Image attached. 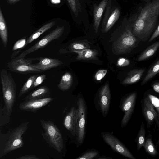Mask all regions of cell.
<instances>
[{
    "instance_id": "ba28073f",
    "label": "cell",
    "mask_w": 159,
    "mask_h": 159,
    "mask_svg": "<svg viewBox=\"0 0 159 159\" xmlns=\"http://www.w3.org/2000/svg\"><path fill=\"white\" fill-rule=\"evenodd\" d=\"M78 117L77 123V140L80 144L84 141L85 136L86 106L82 98H80L77 102Z\"/></svg>"
},
{
    "instance_id": "7c38bea8",
    "label": "cell",
    "mask_w": 159,
    "mask_h": 159,
    "mask_svg": "<svg viewBox=\"0 0 159 159\" xmlns=\"http://www.w3.org/2000/svg\"><path fill=\"white\" fill-rule=\"evenodd\" d=\"M111 94L108 82L102 87L99 93V104L103 117L108 114L109 109Z\"/></svg>"
},
{
    "instance_id": "d6986e66",
    "label": "cell",
    "mask_w": 159,
    "mask_h": 159,
    "mask_svg": "<svg viewBox=\"0 0 159 159\" xmlns=\"http://www.w3.org/2000/svg\"><path fill=\"white\" fill-rule=\"evenodd\" d=\"M55 24V21H51L45 24L38 29L28 38L27 40L25 46L28 44L31 43L36 39L41 34L51 28Z\"/></svg>"
},
{
    "instance_id": "9c48e42d",
    "label": "cell",
    "mask_w": 159,
    "mask_h": 159,
    "mask_svg": "<svg viewBox=\"0 0 159 159\" xmlns=\"http://www.w3.org/2000/svg\"><path fill=\"white\" fill-rule=\"evenodd\" d=\"M101 135L105 142L115 152L128 158L136 159L126 147L114 135L104 132L101 133Z\"/></svg>"
},
{
    "instance_id": "b9f144b4",
    "label": "cell",
    "mask_w": 159,
    "mask_h": 159,
    "mask_svg": "<svg viewBox=\"0 0 159 159\" xmlns=\"http://www.w3.org/2000/svg\"><path fill=\"white\" fill-rule=\"evenodd\" d=\"M51 3L54 4H57L60 3V0H50Z\"/></svg>"
},
{
    "instance_id": "484cf974",
    "label": "cell",
    "mask_w": 159,
    "mask_h": 159,
    "mask_svg": "<svg viewBox=\"0 0 159 159\" xmlns=\"http://www.w3.org/2000/svg\"><path fill=\"white\" fill-rule=\"evenodd\" d=\"M142 110L143 114L146 120L147 127H149L155 122L154 116L151 111L143 102Z\"/></svg>"
},
{
    "instance_id": "7bdbcfd3",
    "label": "cell",
    "mask_w": 159,
    "mask_h": 159,
    "mask_svg": "<svg viewBox=\"0 0 159 159\" xmlns=\"http://www.w3.org/2000/svg\"><path fill=\"white\" fill-rule=\"evenodd\" d=\"M98 159H111V158L104 156H101V157H100L98 158Z\"/></svg>"
},
{
    "instance_id": "60d3db41",
    "label": "cell",
    "mask_w": 159,
    "mask_h": 159,
    "mask_svg": "<svg viewBox=\"0 0 159 159\" xmlns=\"http://www.w3.org/2000/svg\"><path fill=\"white\" fill-rule=\"evenodd\" d=\"M20 0H7L8 2L10 4H14Z\"/></svg>"
},
{
    "instance_id": "d4e9b609",
    "label": "cell",
    "mask_w": 159,
    "mask_h": 159,
    "mask_svg": "<svg viewBox=\"0 0 159 159\" xmlns=\"http://www.w3.org/2000/svg\"><path fill=\"white\" fill-rule=\"evenodd\" d=\"M159 73V60L150 68L141 82V85H144L148 80Z\"/></svg>"
},
{
    "instance_id": "52a82bcc",
    "label": "cell",
    "mask_w": 159,
    "mask_h": 159,
    "mask_svg": "<svg viewBox=\"0 0 159 159\" xmlns=\"http://www.w3.org/2000/svg\"><path fill=\"white\" fill-rule=\"evenodd\" d=\"M64 30V26L58 27L44 37L35 44L22 52L17 58L24 57L29 54L43 48L51 41L57 39L62 34Z\"/></svg>"
},
{
    "instance_id": "6da1fadb",
    "label": "cell",
    "mask_w": 159,
    "mask_h": 159,
    "mask_svg": "<svg viewBox=\"0 0 159 159\" xmlns=\"http://www.w3.org/2000/svg\"><path fill=\"white\" fill-rule=\"evenodd\" d=\"M159 17V0H152L142 8L133 25L134 34L142 40L149 37Z\"/></svg>"
},
{
    "instance_id": "e0dca14e",
    "label": "cell",
    "mask_w": 159,
    "mask_h": 159,
    "mask_svg": "<svg viewBox=\"0 0 159 159\" xmlns=\"http://www.w3.org/2000/svg\"><path fill=\"white\" fill-rule=\"evenodd\" d=\"M144 69H134L130 71L122 82L124 84H129L136 82L140 80L144 72Z\"/></svg>"
},
{
    "instance_id": "ffe728a7",
    "label": "cell",
    "mask_w": 159,
    "mask_h": 159,
    "mask_svg": "<svg viewBox=\"0 0 159 159\" xmlns=\"http://www.w3.org/2000/svg\"><path fill=\"white\" fill-rule=\"evenodd\" d=\"M72 81L73 77L71 74L68 72H66L62 76L57 87L61 91L67 90L71 86Z\"/></svg>"
},
{
    "instance_id": "4dcf8cb0",
    "label": "cell",
    "mask_w": 159,
    "mask_h": 159,
    "mask_svg": "<svg viewBox=\"0 0 159 159\" xmlns=\"http://www.w3.org/2000/svg\"><path fill=\"white\" fill-rule=\"evenodd\" d=\"M146 96L153 105L159 117V98L150 93L148 94Z\"/></svg>"
},
{
    "instance_id": "3957f363",
    "label": "cell",
    "mask_w": 159,
    "mask_h": 159,
    "mask_svg": "<svg viewBox=\"0 0 159 159\" xmlns=\"http://www.w3.org/2000/svg\"><path fill=\"white\" fill-rule=\"evenodd\" d=\"M4 105L2 110V118L9 120L16 96V84L11 74L4 69L0 73Z\"/></svg>"
},
{
    "instance_id": "4fadbf2b",
    "label": "cell",
    "mask_w": 159,
    "mask_h": 159,
    "mask_svg": "<svg viewBox=\"0 0 159 159\" xmlns=\"http://www.w3.org/2000/svg\"><path fill=\"white\" fill-rule=\"evenodd\" d=\"M78 110L73 107L66 116L63 121V125L73 136L76 135Z\"/></svg>"
},
{
    "instance_id": "7402d4cb",
    "label": "cell",
    "mask_w": 159,
    "mask_h": 159,
    "mask_svg": "<svg viewBox=\"0 0 159 159\" xmlns=\"http://www.w3.org/2000/svg\"><path fill=\"white\" fill-rule=\"evenodd\" d=\"M159 47V41L156 42L147 48L140 55L138 59L141 61L148 59L153 55Z\"/></svg>"
},
{
    "instance_id": "44dd1931",
    "label": "cell",
    "mask_w": 159,
    "mask_h": 159,
    "mask_svg": "<svg viewBox=\"0 0 159 159\" xmlns=\"http://www.w3.org/2000/svg\"><path fill=\"white\" fill-rule=\"evenodd\" d=\"M0 35L4 48L7 46L8 34L6 23L1 9H0Z\"/></svg>"
},
{
    "instance_id": "4316f807",
    "label": "cell",
    "mask_w": 159,
    "mask_h": 159,
    "mask_svg": "<svg viewBox=\"0 0 159 159\" xmlns=\"http://www.w3.org/2000/svg\"><path fill=\"white\" fill-rule=\"evenodd\" d=\"M38 76V75H33L28 79L20 90L18 95L19 97H21L32 89L33 83Z\"/></svg>"
},
{
    "instance_id": "d6a6232c",
    "label": "cell",
    "mask_w": 159,
    "mask_h": 159,
    "mask_svg": "<svg viewBox=\"0 0 159 159\" xmlns=\"http://www.w3.org/2000/svg\"><path fill=\"white\" fill-rule=\"evenodd\" d=\"M27 40L25 39H21L17 41L14 44L13 48V50L22 49L25 46Z\"/></svg>"
},
{
    "instance_id": "5bb4252c",
    "label": "cell",
    "mask_w": 159,
    "mask_h": 159,
    "mask_svg": "<svg viewBox=\"0 0 159 159\" xmlns=\"http://www.w3.org/2000/svg\"><path fill=\"white\" fill-rule=\"evenodd\" d=\"M63 64L60 60L57 59L44 58L40 59L37 63L32 64L34 67L44 71L55 68Z\"/></svg>"
},
{
    "instance_id": "ab89813d",
    "label": "cell",
    "mask_w": 159,
    "mask_h": 159,
    "mask_svg": "<svg viewBox=\"0 0 159 159\" xmlns=\"http://www.w3.org/2000/svg\"><path fill=\"white\" fill-rule=\"evenodd\" d=\"M152 87L155 91L159 93V82L153 84Z\"/></svg>"
},
{
    "instance_id": "836d02e7",
    "label": "cell",
    "mask_w": 159,
    "mask_h": 159,
    "mask_svg": "<svg viewBox=\"0 0 159 159\" xmlns=\"http://www.w3.org/2000/svg\"><path fill=\"white\" fill-rule=\"evenodd\" d=\"M107 71V69H100L98 70L95 75L94 79L96 80H101L105 76Z\"/></svg>"
},
{
    "instance_id": "603a6c76",
    "label": "cell",
    "mask_w": 159,
    "mask_h": 159,
    "mask_svg": "<svg viewBox=\"0 0 159 159\" xmlns=\"http://www.w3.org/2000/svg\"><path fill=\"white\" fill-rule=\"evenodd\" d=\"M120 14V10L116 8L112 12L109 18L104 29V32L108 31L118 20Z\"/></svg>"
},
{
    "instance_id": "9a60e30c",
    "label": "cell",
    "mask_w": 159,
    "mask_h": 159,
    "mask_svg": "<svg viewBox=\"0 0 159 159\" xmlns=\"http://www.w3.org/2000/svg\"><path fill=\"white\" fill-rule=\"evenodd\" d=\"M107 0H102L98 6L95 5L93 10L94 24L95 32L97 33L104 11L107 3Z\"/></svg>"
},
{
    "instance_id": "cb8c5ba5",
    "label": "cell",
    "mask_w": 159,
    "mask_h": 159,
    "mask_svg": "<svg viewBox=\"0 0 159 159\" xmlns=\"http://www.w3.org/2000/svg\"><path fill=\"white\" fill-rule=\"evenodd\" d=\"M145 133L144 125L142 121L136 139L137 143V150L138 151L140 150L141 147L144 146L145 141Z\"/></svg>"
},
{
    "instance_id": "2e32d148",
    "label": "cell",
    "mask_w": 159,
    "mask_h": 159,
    "mask_svg": "<svg viewBox=\"0 0 159 159\" xmlns=\"http://www.w3.org/2000/svg\"><path fill=\"white\" fill-rule=\"evenodd\" d=\"M50 93L49 88L46 86L41 87L35 90L24 99V101L48 97Z\"/></svg>"
},
{
    "instance_id": "1f68e13d",
    "label": "cell",
    "mask_w": 159,
    "mask_h": 159,
    "mask_svg": "<svg viewBox=\"0 0 159 159\" xmlns=\"http://www.w3.org/2000/svg\"><path fill=\"white\" fill-rule=\"evenodd\" d=\"M99 152L98 151L90 150L84 152L79 157L76 158V159H92L97 156L99 154Z\"/></svg>"
},
{
    "instance_id": "277c9868",
    "label": "cell",
    "mask_w": 159,
    "mask_h": 159,
    "mask_svg": "<svg viewBox=\"0 0 159 159\" xmlns=\"http://www.w3.org/2000/svg\"><path fill=\"white\" fill-rule=\"evenodd\" d=\"M44 131L42 135L47 142L56 151L61 152L63 148V140L58 128L51 121L40 120Z\"/></svg>"
},
{
    "instance_id": "f35d334b",
    "label": "cell",
    "mask_w": 159,
    "mask_h": 159,
    "mask_svg": "<svg viewBox=\"0 0 159 159\" xmlns=\"http://www.w3.org/2000/svg\"><path fill=\"white\" fill-rule=\"evenodd\" d=\"M18 159H39L35 155H25L21 156L18 158Z\"/></svg>"
},
{
    "instance_id": "30bf717a",
    "label": "cell",
    "mask_w": 159,
    "mask_h": 159,
    "mask_svg": "<svg viewBox=\"0 0 159 159\" xmlns=\"http://www.w3.org/2000/svg\"><path fill=\"white\" fill-rule=\"evenodd\" d=\"M137 98V93L133 92L125 98L120 102V107L124 114L121 121V127L126 126L133 113Z\"/></svg>"
},
{
    "instance_id": "f546056e",
    "label": "cell",
    "mask_w": 159,
    "mask_h": 159,
    "mask_svg": "<svg viewBox=\"0 0 159 159\" xmlns=\"http://www.w3.org/2000/svg\"><path fill=\"white\" fill-rule=\"evenodd\" d=\"M143 102L153 113L155 117V122L156 125L158 128H159V117L154 107L146 96L144 97Z\"/></svg>"
},
{
    "instance_id": "74e56055",
    "label": "cell",
    "mask_w": 159,
    "mask_h": 159,
    "mask_svg": "<svg viewBox=\"0 0 159 159\" xmlns=\"http://www.w3.org/2000/svg\"><path fill=\"white\" fill-rule=\"evenodd\" d=\"M158 36H159V25L150 39L149 40V42L152 41Z\"/></svg>"
},
{
    "instance_id": "ee69618b",
    "label": "cell",
    "mask_w": 159,
    "mask_h": 159,
    "mask_svg": "<svg viewBox=\"0 0 159 159\" xmlns=\"http://www.w3.org/2000/svg\"><path fill=\"white\" fill-rule=\"evenodd\" d=\"M157 143L159 144V139H158V141Z\"/></svg>"
},
{
    "instance_id": "8d00e7d4",
    "label": "cell",
    "mask_w": 159,
    "mask_h": 159,
    "mask_svg": "<svg viewBox=\"0 0 159 159\" xmlns=\"http://www.w3.org/2000/svg\"><path fill=\"white\" fill-rule=\"evenodd\" d=\"M67 0L72 12L75 15H76L77 12V9L76 0Z\"/></svg>"
},
{
    "instance_id": "ac0fdd59",
    "label": "cell",
    "mask_w": 159,
    "mask_h": 159,
    "mask_svg": "<svg viewBox=\"0 0 159 159\" xmlns=\"http://www.w3.org/2000/svg\"><path fill=\"white\" fill-rule=\"evenodd\" d=\"M72 52L76 53L77 56L76 59L77 60L96 59L98 54L96 50L89 48L81 50L74 51Z\"/></svg>"
},
{
    "instance_id": "e575fe53",
    "label": "cell",
    "mask_w": 159,
    "mask_h": 159,
    "mask_svg": "<svg viewBox=\"0 0 159 159\" xmlns=\"http://www.w3.org/2000/svg\"><path fill=\"white\" fill-rule=\"evenodd\" d=\"M46 75L42 74L38 76L35 80L32 86V89L40 85L45 79Z\"/></svg>"
},
{
    "instance_id": "d590c367",
    "label": "cell",
    "mask_w": 159,
    "mask_h": 159,
    "mask_svg": "<svg viewBox=\"0 0 159 159\" xmlns=\"http://www.w3.org/2000/svg\"><path fill=\"white\" fill-rule=\"evenodd\" d=\"M130 64V61L128 59L120 58L117 62V65L119 67H124L129 65Z\"/></svg>"
},
{
    "instance_id": "f1b7e54d",
    "label": "cell",
    "mask_w": 159,
    "mask_h": 159,
    "mask_svg": "<svg viewBox=\"0 0 159 159\" xmlns=\"http://www.w3.org/2000/svg\"><path fill=\"white\" fill-rule=\"evenodd\" d=\"M90 46L85 41L75 42L72 43L70 46V49L71 52L74 51L81 50L89 48Z\"/></svg>"
},
{
    "instance_id": "8992f818",
    "label": "cell",
    "mask_w": 159,
    "mask_h": 159,
    "mask_svg": "<svg viewBox=\"0 0 159 159\" xmlns=\"http://www.w3.org/2000/svg\"><path fill=\"white\" fill-rule=\"evenodd\" d=\"M137 40L131 27L128 26L114 45V48L118 53H125L132 50L137 46Z\"/></svg>"
},
{
    "instance_id": "8fae6325",
    "label": "cell",
    "mask_w": 159,
    "mask_h": 159,
    "mask_svg": "<svg viewBox=\"0 0 159 159\" xmlns=\"http://www.w3.org/2000/svg\"><path fill=\"white\" fill-rule=\"evenodd\" d=\"M51 97L24 101L19 105V108L22 110L36 112L53 100Z\"/></svg>"
},
{
    "instance_id": "83f0119b",
    "label": "cell",
    "mask_w": 159,
    "mask_h": 159,
    "mask_svg": "<svg viewBox=\"0 0 159 159\" xmlns=\"http://www.w3.org/2000/svg\"><path fill=\"white\" fill-rule=\"evenodd\" d=\"M144 147L146 152L149 154L155 156L157 154V152L151 138L148 137L146 139Z\"/></svg>"
},
{
    "instance_id": "5b68a950",
    "label": "cell",
    "mask_w": 159,
    "mask_h": 159,
    "mask_svg": "<svg viewBox=\"0 0 159 159\" xmlns=\"http://www.w3.org/2000/svg\"><path fill=\"white\" fill-rule=\"evenodd\" d=\"M37 58L16 57L8 62L7 67L11 71L22 74L44 72L45 71L37 69L32 65V62Z\"/></svg>"
},
{
    "instance_id": "7a4b0ae2",
    "label": "cell",
    "mask_w": 159,
    "mask_h": 159,
    "mask_svg": "<svg viewBox=\"0 0 159 159\" xmlns=\"http://www.w3.org/2000/svg\"><path fill=\"white\" fill-rule=\"evenodd\" d=\"M29 122L22 123L6 134L0 133V158L24 145L23 135L28 127Z\"/></svg>"
}]
</instances>
